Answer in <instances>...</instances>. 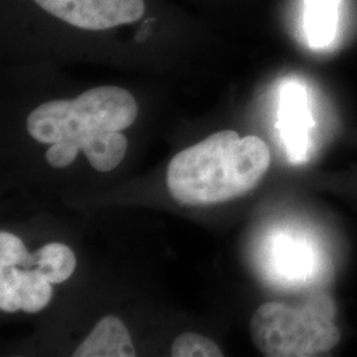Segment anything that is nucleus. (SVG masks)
Wrapping results in <instances>:
<instances>
[{
    "label": "nucleus",
    "mask_w": 357,
    "mask_h": 357,
    "mask_svg": "<svg viewBox=\"0 0 357 357\" xmlns=\"http://www.w3.org/2000/svg\"><path fill=\"white\" fill-rule=\"evenodd\" d=\"M73 139L97 171L109 172L118 166L128 151V138L122 131H98Z\"/></svg>",
    "instance_id": "0eeeda50"
},
{
    "label": "nucleus",
    "mask_w": 357,
    "mask_h": 357,
    "mask_svg": "<svg viewBox=\"0 0 357 357\" xmlns=\"http://www.w3.org/2000/svg\"><path fill=\"white\" fill-rule=\"evenodd\" d=\"M339 0H307L306 31L310 44L323 48L335 38Z\"/></svg>",
    "instance_id": "9d476101"
},
{
    "label": "nucleus",
    "mask_w": 357,
    "mask_h": 357,
    "mask_svg": "<svg viewBox=\"0 0 357 357\" xmlns=\"http://www.w3.org/2000/svg\"><path fill=\"white\" fill-rule=\"evenodd\" d=\"M70 26L86 31H105L132 24L143 16L144 0H33Z\"/></svg>",
    "instance_id": "20e7f679"
},
{
    "label": "nucleus",
    "mask_w": 357,
    "mask_h": 357,
    "mask_svg": "<svg viewBox=\"0 0 357 357\" xmlns=\"http://www.w3.org/2000/svg\"><path fill=\"white\" fill-rule=\"evenodd\" d=\"M270 160L268 144L261 138H241L233 130H222L172 158L167 188L180 204L225 203L255 190Z\"/></svg>",
    "instance_id": "f257e3e1"
},
{
    "label": "nucleus",
    "mask_w": 357,
    "mask_h": 357,
    "mask_svg": "<svg viewBox=\"0 0 357 357\" xmlns=\"http://www.w3.org/2000/svg\"><path fill=\"white\" fill-rule=\"evenodd\" d=\"M32 266H36L52 284L63 283L69 280L76 270V255L64 243H47L31 255V268Z\"/></svg>",
    "instance_id": "1a4fd4ad"
},
{
    "label": "nucleus",
    "mask_w": 357,
    "mask_h": 357,
    "mask_svg": "<svg viewBox=\"0 0 357 357\" xmlns=\"http://www.w3.org/2000/svg\"><path fill=\"white\" fill-rule=\"evenodd\" d=\"M138 116L134 96L119 86H97L75 100L38 106L26 118L29 135L44 144L98 131H122Z\"/></svg>",
    "instance_id": "7ed1b4c3"
},
{
    "label": "nucleus",
    "mask_w": 357,
    "mask_h": 357,
    "mask_svg": "<svg viewBox=\"0 0 357 357\" xmlns=\"http://www.w3.org/2000/svg\"><path fill=\"white\" fill-rule=\"evenodd\" d=\"M171 356L221 357L224 354L212 339L195 332H184L174 340Z\"/></svg>",
    "instance_id": "9b49d317"
},
{
    "label": "nucleus",
    "mask_w": 357,
    "mask_h": 357,
    "mask_svg": "<svg viewBox=\"0 0 357 357\" xmlns=\"http://www.w3.org/2000/svg\"><path fill=\"white\" fill-rule=\"evenodd\" d=\"M283 135L294 153L301 155L307 143L310 128V115L307 110L305 91L301 86L290 85L284 90L283 97Z\"/></svg>",
    "instance_id": "6e6552de"
},
{
    "label": "nucleus",
    "mask_w": 357,
    "mask_h": 357,
    "mask_svg": "<svg viewBox=\"0 0 357 357\" xmlns=\"http://www.w3.org/2000/svg\"><path fill=\"white\" fill-rule=\"evenodd\" d=\"M52 283L38 268H0V310L35 314L50 305Z\"/></svg>",
    "instance_id": "39448f33"
},
{
    "label": "nucleus",
    "mask_w": 357,
    "mask_h": 357,
    "mask_svg": "<svg viewBox=\"0 0 357 357\" xmlns=\"http://www.w3.org/2000/svg\"><path fill=\"white\" fill-rule=\"evenodd\" d=\"M78 153H79V149L77 147L75 141L70 138H66L51 144V147L45 153V158L52 167L64 168L75 162Z\"/></svg>",
    "instance_id": "ddd939ff"
},
{
    "label": "nucleus",
    "mask_w": 357,
    "mask_h": 357,
    "mask_svg": "<svg viewBox=\"0 0 357 357\" xmlns=\"http://www.w3.org/2000/svg\"><path fill=\"white\" fill-rule=\"evenodd\" d=\"M135 348L128 327L116 317H105L79 344L75 357H134Z\"/></svg>",
    "instance_id": "423d86ee"
},
{
    "label": "nucleus",
    "mask_w": 357,
    "mask_h": 357,
    "mask_svg": "<svg viewBox=\"0 0 357 357\" xmlns=\"http://www.w3.org/2000/svg\"><path fill=\"white\" fill-rule=\"evenodd\" d=\"M333 314L335 308L327 296L302 307L268 302L253 314L250 335L264 356H318L340 342Z\"/></svg>",
    "instance_id": "f03ea898"
},
{
    "label": "nucleus",
    "mask_w": 357,
    "mask_h": 357,
    "mask_svg": "<svg viewBox=\"0 0 357 357\" xmlns=\"http://www.w3.org/2000/svg\"><path fill=\"white\" fill-rule=\"evenodd\" d=\"M23 266L31 268V255L23 241L8 231L0 233V268Z\"/></svg>",
    "instance_id": "f8f14e48"
}]
</instances>
